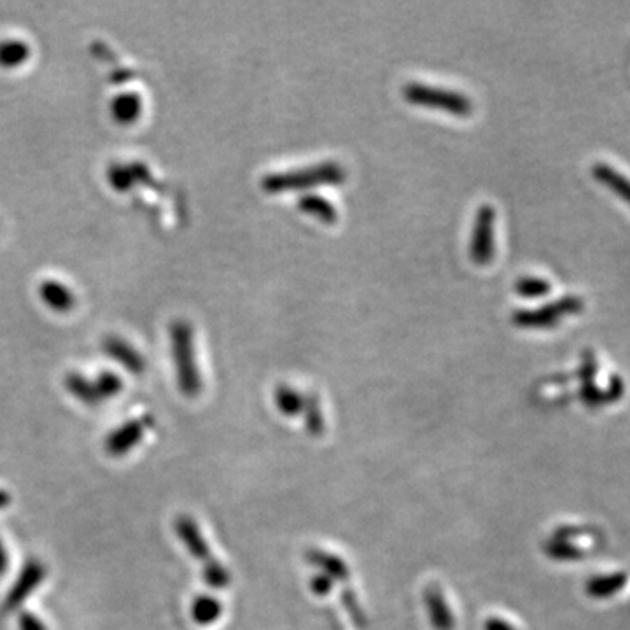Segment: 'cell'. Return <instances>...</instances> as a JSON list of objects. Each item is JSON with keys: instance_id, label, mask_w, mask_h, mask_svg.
<instances>
[{"instance_id": "7a4b0ae2", "label": "cell", "mask_w": 630, "mask_h": 630, "mask_svg": "<svg viewBox=\"0 0 630 630\" xmlns=\"http://www.w3.org/2000/svg\"><path fill=\"white\" fill-rule=\"evenodd\" d=\"M170 343L177 385L186 398H195L202 391V375L196 361L193 328L188 321H175L172 324Z\"/></svg>"}, {"instance_id": "ffe728a7", "label": "cell", "mask_w": 630, "mask_h": 630, "mask_svg": "<svg viewBox=\"0 0 630 630\" xmlns=\"http://www.w3.org/2000/svg\"><path fill=\"white\" fill-rule=\"evenodd\" d=\"M18 627L20 630H48L46 623L42 622L39 616H35L30 611H23L18 618Z\"/></svg>"}, {"instance_id": "52a82bcc", "label": "cell", "mask_w": 630, "mask_h": 630, "mask_svg": "<svg viewBox=\"0 0 630 630\" xmlns=\"http://www.w3.org/2000/svg\"><path fill=\"white\" fill-rule=\"evenodd\" d=\"M149 427H153L151 417L128 420L105 438V452L111 457H125L144 440V434Z\"/></svg>"}, {"instance_id": "7c38bea8", "label": "cell", "mask_w": 630, "mask_h": 630, "mask_svg": "<svg viewBox=\"0 0 630 630\" xmlns=\"http://www.w3.org/2000/svg\"><path fill=\"white\" fill-rule=\"evenodd\" d=\"M592 174H594L597 181L606 184L611 191H615V193L622 196L625 202L630 203V181L627 177H623L620 172H616L606 163H595L594 168H592Z\"/></svg>"}, {"instance_id": "44dd1931", "label": "cell", "mask_w": 630, "mask_h": 630, "mask_svg": "<svg viewBox=\"0 0 630 630\" xmlns=\"http://www.w3.org/2000/svg\"><path fill=\"white\" fill-rule=\"evenodd\" d=\"M7 567H9V555H7L6 546L0 539V576L6 574Z\"/></svg>"}, {"instance_id": "ba28073f", "label": "cell", "mask_w": 630, "mask_h": 630, "mask_svg": "<svg viewBox=\"0 0 630 630\" xmlns=\"http://www.w3.org/2000/svg\"><path fill=\"white\" fill-rule=\"evenodd\" d=\"M44 580H46V566L42 564L41 560H28L27 564L21 567L13 587L7 592L4 611L9 613V611L20 608L21 604L34 594Z\"/></svg>"}, {"instance_id": "5b68a950", "label": "cell", "mask_w": 630, "mask_h": 630, "mask_svg": "<svg viewBox=\"0 0 630 630\" xmlns=\"http://www.w3.org/2000/svg\"><path fill=\"white\" fill-rule=\"evenodd\" d=\"M583 300L578 296H564L532 310H517L511 315L513 322L522 328H552L566 315L580 314Z\"/></svg>"}, {"instance_id": "8fae6325", "label": "cell", "mask_w": 630, "mask_h": 630, "mask_svg": "<svg viewBox=\"0 0 630 630\" xmlns=\"http://www.w3.org/2000/svg\"><path fill=\"white\" fill-rule=\"evenodd\" d=\"M298 205L303 212H307L310 216L317 217L326 223H333L338 217V210L335 205L329 202L328 198L317 195V193H307L298 200Z\"/></svg>"}, {"instance_id": "9c48e42d", "label": "cell", "mask_w": 630, "mask_h": 630, "mask_svg": "<svg viewBox=\"0 0 630 630\" xmlns=\"http://www.w3.org/2000/svg\"><path fill=\"white\" fill-rule=\"evenodd\" d=\"M104 350L107 356L118 361L121 366H125L126 370L132 371V373H142L146 368L144 357L140 356L130 343H126L118 336L107 338L104 342Z\"/></svg>"}, {"instance_id": "8992f818", "label": "cell", "mask_w": 630, "mask_h": 630, "mask_svg": "<svg viewBox=\"0 0 630 630\" xmlns=\"http://www.w3.org/2000/svg\"><path fill=\"white\" fill-rule=\"evenodd\" d=\"M494 224H496V210L490 203H483L478 207L469 240V256L478 263L485 265L494 258Z\"/></svg>"}, {"instance_id": "ac0fdd59", "label": "cell", "mask_w": 630, "mask_h": 630, "mask_svg": "<svg viewBox=\"0 0 630 630\" xmlns=\"http://www.w3.org/2000/svg\"><path fill=\"white\" fill-rule=\"evenodd\" d=\"M28 48L20 41H6L0 44V65L16 67L27 60Z\"/></svg>"}, {"instance_id": "5bb4252c", "label": "cell", "mask_w": 630, "mask_h": 630, "mask_svg": "<svg viewBox=\"0 0 630 630\" xmlns=\"http://www.w3.org/2000/svg\"><path fill=\"white\" fill-rule=\"evenodd\" d=\"M140 109H142V102L137 95H121L114 100L111 107L112 116L119 123H132L139 118Z\"/></svg>"}, {"instance_id": "e0dca14e", "label": "cell", "mask_w": 630, "mask_h": 630, "mask_svg": "<svg viewBox=\"0 0 630 630\" xmlns=\"http://www.w3.org/2000/svg\"><path fill=\"white\" fill-rule=\"evenodd\" d=\"M515 291L524 298H539L552 291V284L541 277H532V275H524L515 282Z\"/></svg>"}, {"instance_id": "30bf717a", "label": "cell", "mask_w": 630, "mask_h": 630, "mask_svg": "<svg viewBox=\"0 0 630 630\" xmlns=\"http://www.w3.org/2000/svg\"><path fill=\"white\" fill-rule=\"evenodd\" d=\"M65 387H67L70 396H74L83 405L95 406L102 403V399L98 396L95 380H90L81 373H69L65 377Z\"/></svg>"}, {"instance_id": "6da1fadb", "label": "cell", "mask_w": 630, "mask_h": 630, "mask_svg": "<svg viewBox=\"0 0 630 630\" xmlns=\"http://www.w3.org/2000/svg\"><path fill=\"white\" fill-rule=\"evenodd\" d=\"M345 175L347 172L342 163L333 160L319 161L308 167L263 175L261 188L268 193H279L289 189L312 188L319 184H338L345 179Z\"/></svg>"}, {"instance_id": "277c9868", "label": "cell", "mask_w": 630, "mask_h": 630, "mask_svg": "<svg viewBox=\"0 0 630 630\" xmlns=\"http://www.w3.org/2000/svg\"><path fill=\"white\" fill-rule=\"evenodd\" d=\"M401 91H403L406 100L412 104L443 109V111L452 112V114H459V116H466L473 111V100L461 91L420 83V81L406 83Z\"/></svg>"}, {"instance_id": "d6986e66", "label": "cell", "mask_w": 630, "mask_h": 630, "mask_svg": "<svg viewBox=\"0 0 630 630\" xmlns=\"http://www.w3.org/2000/svg\"><path fill=\"white\" fill-rule=\"evenodd\" d=\"M95 384H97L98 396H100L102 401H104V399L118 396L121 389H123V382H121V378H119L116 373H111V371H104V373H100L97 380H95Z\"/></svg>"}, {"instance_id": "9a60e30c", "label": "cell", "mask_w": 630, "mask_h": 630, "mask_svg": "<svg viewBox=\"0 0 630 630\" xmlns=\"http://www.w3.org/2000/svg\"><path fill=\"white\" fill-rule=\"evenodd\" d=\"M41 293L44 301L55 310H69V307H72V300H74L72 293L58 282H46L41 287Z\"/></svg>"}, {"instance_id": "3957f363", "label": "cell", "mask_w": 630, "mask_h": 630, "mask_svg": "<svg viewBox=\"0 0 630 630\" xmlns=\"http://www.w3.org/2000/svg\"><path fill=\"white\" fill-rule=\"evenodd\" d=\"M175 532L181 539L186 550H188L196 560L203 564V580L212 588L228 587L231 576L230 571L219 562L210 552L207 541L203 538L200 527L193 518L188 515H181L175 520Z\"/></svg>"}, {"instance_id": "2e32d148", "label": "cell", "mask_w": 630, "mask_h": 630, "mask_svg": "<svg viewBox=\"0 0 630 630\" xmlns=\"http://www.w3.org/2000/svg\"><path fill=\"white\" fill-rule=\"evenodd\" d=\"M275 403L279 406L280 412L286 415H298L305 405L300 392L294 391L293 387H287V385H279L275 389Z\"/></svg>"}, {"instance_id": "4fadbf2b", "label": "cell", "mask_w": 630, "mask_h": 630, "mask_svg": "<svg viewBox=\"0 0 630 630\" xmlns=\"http://www.w3.org/2000/svg\"><path fill=\"white\" fill-rule=\"evenodd\" d=\"M223 613V606L221 602L217 601L216 597H210V595H200L196 597L193 604H191V616L198 625H212L221 618Z\"/></svg>"}, {"instance_id": "7402d4cb", "label": "cell", "mask_w": 630, "mask_h": 630, "mask_svg": "<svg viewBox=\"0 0 630 630\" xmlns=\"http://www.w3.org/2000/svg\"><path fill=\"white\" fill-rule=\"evenodd\" d=\"M9 504H11V494L7 490L0 489V510H6Z\"/></svg>"}]
</instances>
